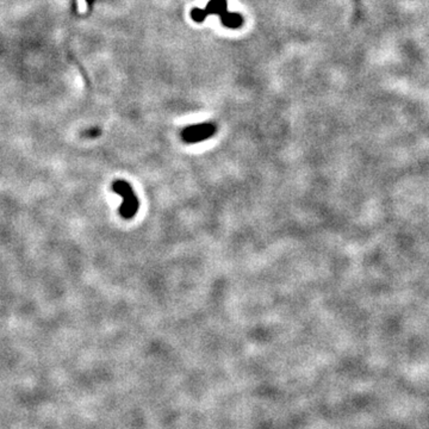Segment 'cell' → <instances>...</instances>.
Masks as SVG:
<instances>
[{"mask_svg":"<svg viewBox=\"0 0 429 429\" xmlns=\"http://www.w3.org/2000/svg\"><path fill=\"white\" fill-rule=\"evenodd\" d=\"M222 20L226 26H230V28H237V26L241 25L242 23L241 16L235 15V13H228V12L223 13Z\"/></svg>","mask_w":429,"mask_h":429,"instance_id":"cell-3","label":"cell"},{"mask_svg":"<svg viewBox=\"0 0 429 429\" xmlns=\"http://www.w3.org/2000/svg\"><path fill=\"white\" fill-rule=\"evenodd\" d=\"M216 126L211 123H202L187 126L183 131V140L186 143H198L214 136Z\"/></svg>","mask_w":429,"mask_h":429,"instance_id":"cell-2","label":"cell"},{"mask_svg":"<svg viewBox=\"0 0 429 429\" xmlns=\"http://www.w3.org/2000/svg\"><path fill=\"white\" fill-rule=\"evenodd\" d=\"M225 0H212L206 7V13H218L223 15L225 12Z\"/></svg>","mask_w":429,"mask_h":429,"instance_id":"cell-4","label":"cell"},{"mask_svg":"<svg viewBox=\"0 0 429 429\" xmlns=\"http://www.w3.org/2000/svg\"><path fill=\"white\" fill-rule=\"evenodd\" d=\"M113 192L117 193L122 198V203L120 206V215L124 220H131L137 215L140 209L139 197L135 193L134 188L128 182L118 179L112 184Z\"/></svg>","mask_w":429,"mask_h":429,"instance_id":"cell-1","label":"cell"},{"mask_svg":"<svg viewBox=\"0 0 429 429\" xmlns=\"http://www.w3.org/2000/svg\"><path fill=\"white\" fill-rule=\"evenodd\" d=\"M205 16H206V11L199 10V9H194L192 11L193 20H197V21H202V20H203L204 18H205Z\"/></svg>","mask_w":429,"mask_h":429,"instance_id":"cell-5","label":"cell"}]
</instances>
